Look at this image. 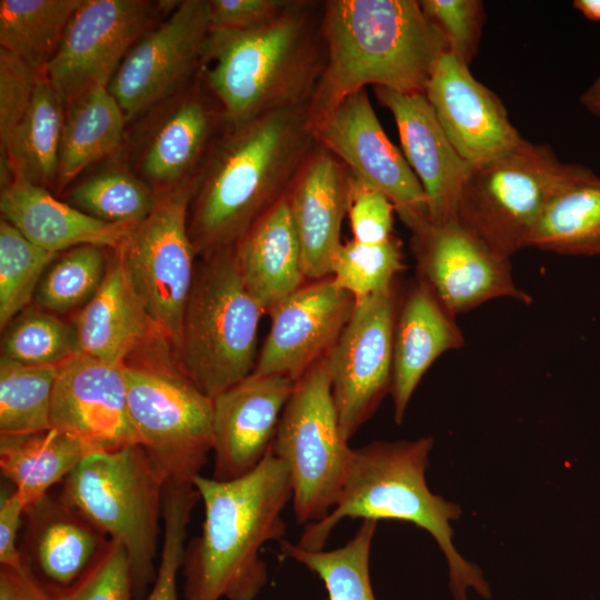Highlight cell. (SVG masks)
<instances>
[{"mask_svg":"<svg viewBox=\"0 0 600 600\" xmlns=\"http://www.w3.org/2000/svg\"><path fill=\"white\" fill-rule=\"evenodd\" d=\"M294 0H208L211 31H242L282 14Z\"/></svg>","mask_w":600,"mask_h":600,"instance_id":"obj_46","label":"cell"},{"mask_svg":"<svg viewBox=\"0 0 600 600\" xmlns=\"http://www.w3.org/2000/svg\"><path fill=\"white\" fill-rule=\"evenodd\" d=\"M57 600H131L133 583L124 548L109 541L92 567L71 587L56 591Z\"/></svg>","mask_w":600,"mask_h":600,"instance_id":"obj_43","label":"cell"},{"mask_svg":"<svg viewBox=\"0 0 600 600\" xmlns=\"http://www.w3.org/2000/svg\"><path fill=\"white\" fill-rule=\"evenodd\" d=\"M199 259L174 356L213 399L253 372L263 311L242 280L234 246Z\"/></svg>","mask_w":600,"mask_h":600,"instance_id":"obj_7","label":"cell"},{"mask_svg":"<svg viewBox=\"0 0 600 600\" xmlns=\"http://www.w3.org/2000/svg\"><path fill=\"white\" fill-rule=\"evenodd\" d=\"M59 366H26L0 358V434L51 429V402Z\"/></svg>","mask_w":600,"mask_h":600,"instance_id":"obj_37","label":"cell"},{"mask_svg":"<svg viewBox=\"0 0 600 600\" xmlns=\"http://www.w3.org/2000/svg\"><path fill=\"white\" fill-rule=\"evenodd\" d=\"M127 119L108 88H96L66 107L56 191L63 192L93 164L117 156Z\"/></svg>","mask_w":600,"mask_h":600,"instance_id":"obj_29","label":"cell"},{"mask_svg":"<svg viewBox=\"0 0 600 600\" xmlns=\"http://www.w3.org/2000/svg\"><path fill=\"white\" fill-rule=\"evenodd\" d=\"M310 123L316 142L343 162L354 178L384 193L409 230L429 220L424 191L384 133L366 89Z\"/></svg>","mask_w":600,"mask_h":600,"instance_id":"obj_16","label":"cell"},{"mask_svg":"<svg viewBox=\"0 0 600 600\" xmlns=\"http://www.w3.org/2000/svg\"><path fill=\"white\" fill-rule=\"evenodd\" d=\"M326 66L307 106L310 122L367 86L424 93L446 42L417 0L323 1Z\"/></svg>","mask_w":600,"mask_h":600,"instance_id":"obj_2","label":"cell"},{"mask_svg":"<svg viewBox=\"0 0 600 600\" xmlns=\"http://www.w3.org/2000/svg\"><path fill=\"white\" fill-rule=\"evenodd\" d=\"M26 504L13 490L1 498L0 503V563L1 567L21 568L26 562L17 547Z\"/></svg>","mask_w":600,"mask_h":600,"instance_id":"obj_47","label":"cell"},{"mask_svg":"<svg viewBox=\"0 0 600 600\" xmlns=\"http://www.w3.org/2000/svg\"><path fill=\"white\" fill-rule=\"evenodd\" d=\"M64 110L58 91L41 72L26 116L1 148V159L14 178L56 191Z\"/></svg>","mask_w":600,"mask_h":600,"instance_id":"obj_31","label":"cell"},{"mask_svg":"<svg viewBox=\"0 0 600 600\" xmlns=\"http://www.w3.org/2000/svg\"><path fill=\"white\" fill-rule=\"evenodd\" d=\"M350 189V170L316 143L287 192L308 280L331 276Z\"/></svg>","mask_w":600,"mask_h":600,"instance_id":"obj_23","label":"cell"},{"mask_svg":"<svg viewBox=\"0 0 600 600\" xmlns=\"http://www.w3.org/2000/svg\"><path fill=\"white\" fill-rule=\"evenodd\" d=\"M71 321L80 353L110 363L124 364L170 346L136 294L118 250H112L103 283Z\"/></svg>","mask_w":600,"mask_h":600,"instance_id":"obj_24","label":"cell"},{"mask_svg":"<svg viewBox=\"0 0 600 600\" xmlns=\"http://www.w3.org/2000/svg\"><path fill=\"white\" fill-rule=\"evenodd\" d=\"M80 353L72 321L29 306L2 330L1 357L26 366H60Z\"/></svg>","mask_w":600,"mask_h":600,"instance_id":"obj_38","label":"cell"},{"mask_svg":"<svg viewBox=\"0 0 600 600\" xmlns=\"http://www.w3.org/2000/svg\"><path fill=\"white\" fill-rule=\"evenodd\" d=\"M421 9L442 36L447 52L470 67L479 48L484 10L478 0H421Z\"/></svg>","mask_w":600,"mask_h":600,"instance_id":"obj_42","label":"cell"},{"mask_svg":"<svg viewBox=\"0 0 600 600\" xmlns=\"http://www.w3.org/2000/svg\"><path fill=\"white\" fill-rule=\"evenodd\" d=\"M573 7L587 19L600 21V0H576Z\"/></svg>","mask_w":600,"mask_h":600,"instance_id":"obj_50","label":"cell"},{"mask_svg":"<svg viewBox=\"0 0 600 600\" xmlns=\"http://www.w3.org/2000/svg\"><path fill=\"white\" fill-rule=\"evenodd\" d=\"M0 600H57L51 592L33 577L27 563L21 568H0Z\"/></svg>","mask_w":600,"mask_h":600,"instance_id":"obj_48","label":"cell"},{"mask_svg":"<svg viewBox=\"0 0 600 600\" xmlns=\"http://www.w3.org/2000/svg\"><path fill=\"white\" fill-rule=\"evenodd\" d=\"M210 31L208 0H182L140 37L108 86L128 123L194 82Z\"/></svg>","mask_w":600,"mask_h":600,"instance_id":"obj_13","label":"cell"},{"mask_svg":"<svg viewBox=\"0 0 600 600\" xmlns=\"http://www.w3.org/2000/svg\"><path fill=\"white\" fill-rule=\"evenodd\" d=\"M463 333L430 286L417 276L401 296L393 330V418L401 424L422 377L443 353L460 349Z\"/></svg>","mask_w":600,"mask_h":600,"instance_id":"obj_25","label":"cell"},{"mask_svg":"<svg viewBox=\"0 0 600 600\" xmlns=\"http://www.w3.org/2000/svg\"><path fill=\"white\" fill-rule=\"evenodd\" d=\"M398 280L356 301L327 360L340 428L349 441L390 393L393 330L400 302Z\"/></svg>","mask_w":600,"mask_h":600,"instance_id":"obj_15","label":"cell"},{"mask_svg":"<svg viewBox=\"0 0 600 600\" xmlns=\"http://www.w3.org/2000/svg\"><path fill=\"white\" fill-rule=\"evenodd\" d=\"M403 269L402 246L396 236L372 243L351 239L336 252L331 277L358 301L388 289Z\"/></svg>","mask_w":600,"mask_h":600,"instance_id":"obj_40","label":"cell"},{"mask_svg":"<svg viewBox=\"0 0 600 600\" xmlns=\"http://www.w3.org/2000/svg\"><path fill=\"white\" fill-rule=\"evenodd\" d=\"M580 102L589 112L600 117V76L581 96Z\"/></svg>","mask_w":600,"mask_h":600,"instance_id":"obj_49","label":"cell"},{"mask_svg":"<svg viewBox=\"0 0 600 600\" xmlns=\"http://www.w3.org/2000/svg\"><path fill=\"white\" fill-rule=\"evenodd\" d=\"M133 121L136 130L118 157L159 197L194 184L226 127L222 110L200 74Z\"/></svg>","mask_w":600,"mask_h":600,"instance_id":"obj_12","label":"cell"},{"mask_svg":"<svg viewBox=\"0 0 600 600\" xmlns=\"http://www.w3.org/2000/svg\"><path fill=\"white\" fill-rule=\"evenodd\" d=\"M199 500L193 484L167 482L162 503V548L156 579L146 600H179L177 581L184 561L187 528Z\"/></svg>","mask_w":600,"mask_h":600,"instance_id":"obj_41","label":"cell"},{"mask_svg":"<svg viewBox=\"0 0 600 600\" xmlns=\"http://www.w3.org/2000/svg\"><path fill=\"white\" fill-rule=\"evenodd\" d=\"M594 176L583 166L562 162L549 146L526 140L510 153L472 169L459 198L457 220L510 259L529 246L558 196Z\"/></svg>","mask_w":600,"mask_h":600,"instance_id":"obj_8","label":"cell"},{"mask_svg":"<svg viewBox=\"0 0 600 600\" xmlns=\"http://www.w3.org/2000/svg\"><path fill=\"white\" fill-rule=\"evenodd\" d=\"M41 72L0 49V142L3 148L26 116Z\"/></svg>","mask_w":600,"mask_h":600,"instance_id":"obj_44","label":"cell"},{"mask_svg":"<svg viewBox=\"0 0 600 600\" xmlns=\"http://www.w3.org/2000/svg\"><path fill=\"white\" fill-rule=\"evenodd\" d=\"M316 143L307 106L226 124L189 203L188 229L197 257L236 246L288 192Z\"/></svg>","mask_w":600,"mask_h":600,"instance_id":"obj_1","label":"cell"},{"mask_svg":"<svg viewBox=\"0 0 600 600\" xmlns=\"http://www.w3.org/2000/svg\"><path fill=\"white\" fill-rule=\"evenodd\" d=\"M323 1L294 0L250 30L210 31L200 77L226 124L308 106L326 66Z\"/></svg>","mask_w":600,"mask_h":600,"instance_id":"obj_4","label":"cell"},{"mask_svg":"<svg viewBox=\"0 0 600 600\" xmlns=\"http://www.w3.org/2000/svg\"><path fill=\"white\" fill-rule=\"evenodd\" d=\"M26 514L32 560L59 590L74 584L109 544L103 533L61 499L47 494Z\"/></svg>","mask_w":600,"mask_h":600,"instance_id":"obj_28","label":"cell"},{"mask_svg":"<svg viewBox=\"0 0 600 600\" xmlns=\"http://www.w3.org/2000/svg\"><path fill=\"white\" fill-rule=\"evenodd\" d=\"M51 428L99 450L138 443L130 420L123 364L78 353L58 368Z\"/></svg>","mask_w":600,"mask_h":600,"instance_id":"obj_20","label":"cell"},{"mask_svg":"<svg viewBox=\"0 0 600 600\" xmlns=\"http://www.w3.org/2000/svg\"><path fill=\"white\" fill-rule=\"evenodd\" d=\"M192 484L204 520L186 548L184 600H253L268 579L260 550L286 533L282 511L292 498L286 463L270 452L240 478L220 481L199 474Z\"/></svg>","mask_w":600,"mask_h":600,"instance_id":"obj_3","label":"cell"},{"mask_svg":"<svg viewBox=\"0 0 600 600\" xmlns=\"http://www.w3.org/2000/svg\"><path fill=\"white\" fill-rule=\"evenodd\" d=\"M410 231L417 276L452 314L500 298L532 302L517 286L510 259L494 252L457 219L443 223L427 220Z\"/></svg>","mask_w":600,"mask_h":600,"instance_id":"obj_17","label":"cell"},{"mask_svg":"<svg viewBox=\"0 0 600 600\" xmlns=\"http://www.w3.org/2000/svg\"><path fill=\"white\" fill-rule=\"evenodd\" d=\"M528 247L564 256H600V178L596 174L558 196Z\"/></svg>","mask_w":600,"mask_h":600,"instance_id":"obj_34","label":"cell"},{"mask_svg":"<svg viewBox=\"0 0 600 600\" xmlns=\"http://www.w3.org/2000/svg\"><path fill=\"white\" fill-rule=\"evenodd\" d=\"M294 383L284 377L251 373L213 398V479L240 478L271 452Z\"/></svg>","mask_w":600,"mask_h":600,"instance_id":"obj_21","label":"cell"},{"mask_svg":"<svg viewBox=\"0 0 600 600\" xmlns=\"http://www.w3.org/2000/svg\"><path fill=\"white\" fill-rule=\"evenodd\" d=\"M373 90L394 119L403 156L427 197L429 220L457 219L459 198L473 168L450 142L424 93Z\"/></svg>","mask_w":600,"mask_h":600,"instance_id":"obj_22","label":"cell"},{"mask_svg":"<svg viewBox=\"0 0 600 600\" xmlns=\"http://www.w3.org/2000/svg\"><path fill=\"white\" fill-rule=\"evenodd\" d=\"M167 482L139 443L91 453L63 480L60 499L124 548L133 600L141 599L156 579Z\"/></svg>","mask_w":600,"mask_h":600,"instance_id":"obj_6","label":"cell"},{"mask_svg":"<svg viewBox=\"0 0 600 600\" xmlns=\"http://www.w3.org/2000/svg\"><path fill=\"white\" fill-rule=\"evenodd\" d=\"M242 280L264 314L307 281L287 193L236 243Z\"/></svg>","mask_w":600,"mask_h":600,"instance_id":"obj_27","label":"cell"},{"mask_svg":"<svg viewBox=\"0 0 600 600\" xmlns=\"http://www.w3.org/2000/svg\"><path fill=\"white\" fill-rule=\"evenodd\" d=\"M424 94L450 142L473 169L510 153L526 141L498 96L449 52L437 61Z\"/></svg>","mask_w":600,"mask_h":600,"instance_id":"obj_19","label":"cell"},{"mask_svg":"<svg viewBox=\"0 0 600 600\" xmlns=\"http://www.w3.org/2000/svg\"><path fill=\"white\" fill-rule=\"evenodd\" d=\"M377 523L362 520L352 539L340 548L308 550L283 539L280 551L314 572L322 580L329 600H376L369 561Z\"/></svg>","mask_w":600,"mask_h":600,"instance_id":"obj_35","label":"cell"},{"mask_svg":"<svg viewBox=\"0 0 600 600\" xmlns=\"http://www.w3.org/2000/svg\"><path fill=\"white\" fill-rule=\"evenodd\" d=\"M394 212V206L384 193L351 173L347 216L353 240L372 243L393 236Z\"/></svg>","mask_w":600,"mask_h":600,"instance_id":"obj_45","label":"cell"},{"mask_svg":"<svg viewBox=\"0 0 600 600\" xmlns=\"http://www.w3.org/2000/svg\"><path fill=\"white\" fill-rule=\"evenodd\" d=\"M0 211L28 240L56 254L82 244L117 250L133 227L98 220L21 178L1 188Z\"/></svg>","mask_w":600,"mask_h":600,"instance_id":"obj_26","label":"cell"},{"mask_svg":"<svg viewBox=\"0 0 600 600\" xmlns=\"http://www.w3.org/2000/svg\"><path fill=\"white\" fill-rule=\"evenodd\" d=\"M66 201L108 223L136 226L154 209L159 196L117 156L64 191Z\"/></svg>","mask_w":600,"mask_h":600,"instance_id":"obj_32","label":"cell"},{"mask_svg":"<svg viewBox=\"0 0 600 600\" xmlns=\"http://www.w3.org/2000/svg\"><path fill=\"white\" fill-rule=\"evenodd\" d=\"M351 450L340 428L324 358L296 381L271 449L288 468L299 523L319 521L333 509Z\"/></svg>","mask_w":600,"mask_h":600,"instance_id":"obj_10","label":"cell"},{"mask_svg":"<svg viewBox=\"0 0 600 600\" xmlns=\"http://www.w3.org/2000/svg\"><path fill=\"white\" fill-rule=\"evenodd\" d=\"M101 451L57 429L0 434L1 473L12 483L26 510L64 480L89 454Z\"/></svg>","mask_w":600,"mask_h":600,"instance_id":"obj_30","label":"cell"},{"mask_svg":"<svg viewBox=\"0 0 600 600\" xmlns=\"http://www.w3.org/2000/svg\"><path fill=\"white\" fill-rule=\"evenodd\" d=\"M431 437L416 440L373 441L352 449L333 509L306 524L298 544L322 550L332 530L346 518L390 519L413 523L429 532L446 557L449 588L454 600H467L468 589L491 597L481 569L467 561L453 544L451 521L461 516L459 504L430 491L426 481Z\"/></svg>","mask_w":600,"mask_h":600,"instance_id":"obj_5","label":"cell"},{"mask_svg":"<svg viewBox=\"0 0 600 600\" xmlns=\"http://www.w3.org/2000/svg\"><path fill=\"white\" fill-rule=\"evenodd\" d=\"M82 0H1L0 44L43 72Z\"/></svg>","mask_w":600,"mask_h":600,"instance_id":"obj_33","label":"cell"},{"mask_svg":"<svg viewBox=\"0 0 600 600\" xmlns=\"http://www.w3.org/2000/svg\"><path fill=\"white\" fill-rule=\"evenodd\" d=\"M354 306L356 299L331 276L308 280L269 314L270 328L252 373L297 381L328 357Z\"/></svg>","mask_w":600,"mask_h":600,"instance_id":"obj_18","label":"cell"},{"mask_svg":"<svg viewBox=\"0 0 600 600\" xmlns=\"http://www.w3.org/2000/svg\"><path fill=\"white\" fill-rule=\"evenodd\" d=\"M58 254L28 240L14 226L0 220L1 331L33 301L38 284Z\"/></svg>","mask_w":600,"mask_h":600,"instance_id":"obj_39","label":"cell"},{"mask_svg":"<svg viewBox=\"0 0 600 600\" xmlns=\"http://www.w3.org/2000/svg\"><path fill=\"white\" fill-rule=\"evenodd\" d=\"M192 189L160 196L117 249L136 294L174 354L198 258L188 229Z\"/></svg>","mask_w":600,"mask_h":600,"instance_id":"obj_11","label":"cell"},{"mask_svg":"<svg viewBox=\"0 0 600 600\" xmlns=\"http://www.w3.org/2000/svg\"><path fill=\"white\" fill-rule=\"evenodd\" d=\"M110 251L82 244L59 253L38 284L33 306L58 316L76 313L103 283L111 261Z\"/></svg>","mask_w":600,"mask_h":600,"instance_id":"obj_36","label":"cell"},{"mask_svg":"<svg viewBox=\"0 0 600 600\" xmlns=\"http://www.w3.org/2000/svg\"><path fill=\"white\" fill-rule=\"evenodd\" d=\"M146 0H82L43 71L64 108L96 88H108L131 47L173 4Z\"/></svg>","mask_w":600,"mask_h":600,"instance_id":"obj_14","label":"cell"},{"mask_svg":"<svg viewBox=\"0 0 600 600\" xmlns=\"http://www.w3.org/2000/svg\"><path fill=\"white\" fill-rule=\"evenodd\" d=\"M138 443L168 481L192 484L213 444V399L180 369L171 350L123 364Z\"/></svg>","mask_w":600,"mask_h":600,"instance_id":"obj_9","label":"cell"}]
</instances>
